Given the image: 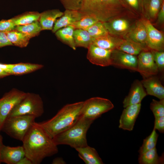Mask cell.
<instances>
[{
  "label": "cell",
  "instance_id": "cell-1",
  "mask_svg": "<svg viewBox=\"0 0 164 164\" xmlns=\"http://www.w3.org/2000/svg\"><path fill=\"white\" fill-rule=\"evenodd\" d=\"M25 156L32 164H39L44 159L58 153L57 146L51 138L35 122L23 140Z\"/></svg>",
  "mask_w": 164,
  "mask_h": 164
},
{
  "label": "cell",
  "instance_id": "cell-2",
  "mask_svg": "<svg viewBox=\"0 0 164 164\" xmlns=\"http://www.w3.org/2000/svg\"><path fill=\"white\" fill-rule=\"evenodd\" d=\"M84 101L64 106L50 119L36 124L52 138L73 125L81 116Z\"/></svg>",
  "mask_w": 164,
  "mask_h": 164
},
{
  "label": "cell",
  "instance_id": "cell-3",
  "mask_svg": "<svg viewBox=\"0 0 164 164\" xmlns=\"http://www.w3.org/2000/svg\"><path fill=\"white\" fill-rule=\"evenodd\" d=\"M125 6L122 0H83L79 11L83 16H92L104 22L118 17Z\"/></svg>",
  "mask_w": 164,
  "mask_h": 164
},
{
  "label": "cell",
  "instance_id": "cell-4",
  "mask_svg": "<svg viewBox=\"0 0 164 164\" xmlns=\"http://www.w3.org/2000/svg\"><path fill=\"white\" fill-rule=\"evenodd\" d=\"M94 121L81 116L73 125L53 138L54 143L57 146L66 145L75 149L87 145V134Z\"/></svg>",
  "mask_w": 164,
  "mask_h": 164
},
{
  "label": "cell",
  "instance_id": "cell-5",
  "mask_svg": "<svg viewBox=\"0 0 164 164\" xmlns=\"http://www.w3.org/2000/svg\"><path fill=\"white\" fill-rule=\"evenodd\" d=\"M36 117L30 115L8 117L5 120L1 131L10 137L22 141L31 127L35 122Z\"/></svg>",
  "mask_w": 164,
  "mask_h": 164
},
{
  "label": "cell",
  "instance_id": "cell-6",
  "mask_svg": "<svg viewBox=\"0 0 164 164\" xmlns=\"http://www.w3.org/2000/svg\"><path fill=\"white\" fill-rule=\"evenodd\" d=\"M43 113V102L40 96L33 93H26L25 97L13 108L8 117L30 115L37 118L41 116Z\"/></svg>",
  "mask_w": 164,
  "mask_h": 164
},
{
  "label": "cell",
  "instance_id": "cell-7",
  "mask_svg": "<svg viewBox=\"0 0 164 164\" xmlns=\"http://www.w3.org/2000/svg\"><path fill=\"white\" fill-rule=\"evenodd\" d=\"M114 107L109 99L99 97H91L84 101L81 116L94 121Z\"/></svg>",
  "mask_w": 164,
  "mask_h": 164
},
{
  "label": "cell",
  "instance_id": "cell-8",
  "mask_svg": "<svg viewBox=\"0 0 164 164\" xmlns=\"http://www.w3.org/2000/svg\"><path fill=\"white\" fill-rule=\"evenodd\" d=\"M26 93L13 89L0 99V131L5 120L13 108L25 97Z\"/></svg>",
  "mask_w": 164,
  "mask_h": 164
},
{
  "label": "cell",
  "instance_id": "cell-9",
  "mask_svg": "<svg viewBox=\"0 0 164 164\" xmlns=\"http://www.w3.org/2000/svg\"><path fill=\"white\" fill-rule=\"evenodd\" d=\"M158 70L151 52L144 50L138 54L137 71L144 78L157 74Z\"/></svg>",
  "mask_w": 164,
  "mask_h": 164
},
{
  "label": "cell",
  "instance_id": "cell-10",
  "mask_svg": "<svg viewBox=\"0 0 164 164\" xmlns=\"http://www.w3.org/2000/svg\"><path fill=\"white\" fill-rule=\"evenodd\" d=\"M111 60V65L137 71L138 57L136 55L114 49L112 50Z\"/></svg>",
  "mask_w": 164,
  "mask_h": 164
},
{
  "label": "cell",
  "instance_id": "cell-11",
  "mask_svg": "<svg viewBox=\"0 0 164 164\" xmlns=\"http://www.w3.org/2000/svg\"><path fill=\"white\" fill-rule=\"evenodd\" d=\"M87 58L94 64L102 67L111 65L112 50L105 49L91 44L87 48Z\"/></svg>",
  "mask_w": 164,
  "mask_h": 164
},
{
  "label": "cell",
  "instance_id": "cell-12",
  "mask_svg": "<svg viewBox=\"0 0 164 164\" xmlns=\"http://www.w3.org/2000/svg\"><path fill=\"white\" fill-rule=\"evenodd\" d=\"M147 33L146 45L152 50L163 51L164 37L163 34L155 28L147 19L142 20Z\"/></svg>",
  "mask_w": 164,
  "mask_h": 164
},
{
  "label": "cell",
  "instance_id": "cell-13",
  "mask_svg": "<svg viewBox=\"0 0 164 164\" xmlns=\"http://www.w3.org/2000/svg\"><path fill=\"white\" fill-rule=\"evenodd\" d=\"M141 106V103H139L125 108L120 118L119 128L124 130L132 131L140 111Z\"/></svg>",
  "mask_w": 164,
  "mask_h": 164
},
{
  "label": "cell",
  "instance_id": "cell-14",
  "mask_svg": "<svg viewBox=\"0 0 164 164\" xmlns=\"http://www.w3.org/2000/svg\"><path fill=\"white\" fill-rule=\"evenodd\" d=\"M25 156L22 146L11 147L3 145L0 151V162L7 164H17Z\"/></svg>",
  "mask_w": 164,
  "mask_h": 164
},
{
  "label": "cell",
  "instance_id": "cell-15",
  "mask_svg": "<svg viewBox=\"0 0 164 164\" xmlns=\"http://www.w3.org/2000/svg\"><path fill=\"white\" fill-rule=\"evenodd\" d=\"M109 34L114 36H125L130 30V23L124 18L117 17L103 22Z\"/></svg>",
  "mask_w": 164,
  "mask_h": 164
},
{
  "label": "cell",
  "instance_id": "cell-16",
  "mask_svg": "<svg viewBox=\"0 0 164 164\" xmlns=\"http://www.w3.org/2000/svg\"><path fill=\"white\" fill-rule=\"evenodd\" d=\"M147 95L141 81L138 80H135L132 85L128 94L123 100L124 108L141 103L142 100Z\"/></svg>",
  "mask_w": 164,
  "mask_h": 164
},
{
  "label": "cell",
  "instance_id": "cell-17",
  "mask_svg": "<svg viewBox=\"0 0 164 164\" xmlns=\"http://www.w3.org/2000/svg\"><path fill=\"white\" fill-rule=\"evenodd\" d=\"M124 36V39L132 40L145 47L146 46L147 33L142 20L137 22Z\"/></svg>",
  "mask_w": 164,
  "mask_h": 164
},
{
  "label": "cell",
  "instance_id": "cell-18",
  "mask_svg": "<svg viewBox=\"0 0 164 164\" xmlns=\"http://www.w3.org/2000/svg\"><path fill=\"white\" fill-rule=\"evenodd\" d=\"M145 88L147 94L154 96L160 100L164 98V87L159 79L152 76L144 79L141 81Z\"/></svg>",
  "mask_w": 164,
  "mask_h": 164
},
{
  "label": "cell",
  "instance_id": "cell-19",
  "mask_svg": "<svg viewBox=\"0 0 164 164\" xmlns=\"http://www.w3.org/2000/svg\"><path fill=\"white\" fill-rule=\"evenodd\" d=\"M83 15L79 10L65 9L63 15L55 21L52 30L53 33L79 20Z\"/></svg>",
  "mask_w": 164,
  "mask_h": 164
},
{
  "label": "cell",
  "instance_id": "cell-20",
  "mask_svg": "<svg viewBox=\"0 0 164 164\" xmlns=\"http://www.w3.org/2000/svg\"><path fill=\"white\" fill-rule=\"evenodd\" d=\"M63 14L58 9H54L45 11L40 13L39 19L42 30H52L54 23L58 18Z\"/></svg>",
  "mask_w": 164,
  "mask_h": 164
},
{
  "label": "cell",
  "instance_id": "cell-21",
  "mask_svg": "<svg viewBox=\"0 0 164 164\" xmlns=\"http://www.w3.org/2000/svg\"><path fill=\"white\" fill-rule=\"evenodd\" d=\"M78 156L86 164H103L102 159L95 148L88 145L75 149Z\"/></svg>",
  "mask_w": 164,
  "mask_h": 164
},
{
  "label": "cell",
  "instance_id": "cell-22",
  "mask_svg": "<svg viewBox=\"0 0 164 164\" xmlns=\"http://www.w3.org/2000/svg\"><path fill=\"white\" fill-rule=\"evenodd\" d=\"M163 0H141V10L147 18L150 20L157 15Z\"/></svg>",
  "mask_w": 164,
  "mask_h": 164
},
{
  "label": "cell",
  "instance_id": "cell-23",
  "mask_svg": "<svg viewBox=\"0 0 164 164\" xmlns=\"http://www.w3.org/2000/svg\"><path fill=\"white\" fill-rule=\"evenodd\" d=\"M43 67L42 64L21 63L13 64L12 67L6 71L9 75H22L34 72Z\"/></svg>",
  "mask_w": 164,
  "mask_h": 164
},
{
  "label": "cell",
  "instance_id": "cell-24",
  "mask_svg": "<svg viewBox=\"0 0 164 164\" xmlns=\"http://www.w3.org/2000/svg\"><path fill=\"white\" fill-rule=\"evenodd\" d=\"M122 39L109 34L96 38H93L92 44L108 50L116 49Z\"/></svg>",
  "mask_w": 164,
  "mask_h": 164
},
{
  "label": "cell",
  "instance_id": "cell-25",
  "mask_svg": "<svg viewBox=\"0 0 164 164\" xmlns=\"http://www.w3.org/2000/svg\"><path fill=\"white\" fill-rule=\"evenodd\" d=\"M116 49L132 55L138 54L141 51L147 50L145 47L132 40L122 39Z\"/></svg>",
  "mask_w": 164,
  "mask_h": 164
},
{
  "label": "cell",
  "instance_id": "cell-26",
  "mask_svg": "<svg viewBox=\"0 0 164 164\" xmlns=\"http://www.w3.org/2000/svg\"><path fill=\"white\" fill-rule=\"evenodd\" d=\"M75 29L73 26L69 25L59 29L55 32L58 39L74 50L76 48L73 37Z\"/></svg>",
  "mask_w": 164,
  "mask_h": 164
},
{
  "label": "cell",
  "instance_id": "cell-27",
  "mask_svg": "<svg viewBox=\"0 0 164 164\" xmlns=\"http://www.w3.org/2000/svg\"><path fill=\"white\" fill-rule=\"evenodd\" d=\"M73 37L76 46L88 48L92 44L93 38L86 30L75 29Z\"/></svg>",
  "mask_w": 164,
  "mask_h": 164
},
{
  "label": "cell",
  "instance_id": "cell-28",
  "mask_svg": "<svg viewBox=\"0 0 164 164\" xmlns=\"http://www.w3.org/2000/svg\"><path fill=\"white\" fill-rule=\"evenodd\" d=\"M163 155L159 156L156 147L139 155L138 159L141 164H158L163 163Z\"/></svg>",
  "mask_w": 164,
  "mask_h": 164
},
{
  "label": "cell",
  "instance_id": "cell-29",
  "mask_svg": "<svg viewBox=\"0 0 164 164\" xmlns=\"http://www.w3.org/2000/svg\"><path fill=\"white\" fill-rule=\"evenodd\" d=\"M15 29L23 33L29 39L37 35L42 30L40 23L38 21L27 25L17 26Z\"/></svg>",
  "mask_w": 164,
  "mask_h": 164
},
{
  "label": "cell",
  "instance_id": "cell-30",
  "mask_svg": "<svg viewBox=\"0 0 164 164\" xmlns=\"http://www.w3.org/2000/svg\"><path fill=\"white\" fill-rule=\"evenodd\" d=\"M6 33L8 40L12 45L24 47L29 43V39L23 33L15 29Z\"/></svg>",
  "mask_w": 164,
  "mask_h": 164
},
{
  "label": "cell",
  "instance_id": "cell-31",
  "mask_svg": "<svg viewBox=\"0 0 164 164\" xmlns=\"http://www.w3.org/2000/svg\"><path fill=\"white\" fill-rule=\"evenodd\" d=\"M40 13L37 12H29L12 18L16 26L24 25L31 23L39 20Z\"/></svg>",
  "mask_w": 164,
  "mask_h": 164
},
{
  "label": "cell",
  "instance_id": "cell-32",
  "mask_svg": "<svg viewBox=\"0 0 164 164\" xmlns=\"http://www.w3.org/2000/svg\"><path fill=\"white\" fill-rule=\"evenodd\" d=\"M158 137L156 130L153 128L151 134L144 139L143 144L138 150L139 155L155 148Z\"/></svg>",
  "mask_w": 164,
  "mask_h": 164
},
{
  "label": "cell",
  "instance_id": "cell-33",
  "mask_svg": "<svg viewBox=\"0 0 164 164\" xmlns=\"http://www.w3.org/2000/svg\"><path fill=\"white\" fill-rule=\"evenodd\" d=\"M99 21L94 17L89 15H84L79 20L72 23L75 29L87 30L93 24Z\"/></svg>",
  "mask_w": 164,
  "mask_h": 164
},
{
  "label": "cell",
  "instance_id": "cell-34",
  "mask_svg": "<svg viewBox=\"0 0 164 164\" xmlns=\"http://www.w3.org/2000/svg\"><path fill=\"white\" fill-rule=\"evenodd\" d=\"M86 30L93 38H96L109 34L103 22L98 21Z\"/></svg>",
  "mask_w": 164,
  "mask_h": 164
},
{
  "label": "cell",
  "instance_id": "cell-35",
  "mask_svg": "<svg viewBox=\"0 0 164 164\" xmlns=\"http://www.w3.org/2000/svg\"><path fill=\"white\" fill-rule=\"evenodd\" d=\"M150 108L155 117L164 116V99L159 101L152 99L150 103Z\"/></svg>",
  "mask_w": 164,
  "mask_h": 164
},
{
  "label": "cell",
  "instance_id": "cell-36",
  "mask_svg": "<svg viewBox=\"0 0 164 164\" xmlns=\"http://www.w3.org/2000/svg\"><path fill=\"white\" fill-rule=\"evenodd\" d=\"M154 60L159 70L163 71L164 69V52L163 51L152 50L151 51Z\"/></svg>",
  "mask_w": 164,
  "mask_h": 164
},
{
  "label": "cell",
  "instance_id": "cell-37",
  "mask_svg": "<svg viewBox=\"0 0 164 164\" xmlns=\"http://www.w3.org/2000/svg\"><path fill=\"white\" fill-rule=\"evenodd\" d=\"M65 9L79 10L83 0H59Z\"/></svg>",
  "mask_w": 164,
  "mask_h": 164
},
{
  "label": "cell",
  "instance_id": "cell-38",
  "mask_svg": "<svg viewBox=\"0 0 164 164\" xmlns=\"http://www.w3.org/2000/svg\"><path fill=\"white\" fill-rule=\"evenodd\" d=\"M15 26L12 18L0 21V31L6 33L15 29Z\"/></svg>",
  "mask_w": 164,
  "mask_h": 164
},
{
  "label": "cell",
  "instance_id": "cell-39",
  "mask_svg": "<svg viewBox=\"0 0 164 164\" xmlns=\"http://www.w3.org/2000/svg\"><path fill=\"white\" fill-rule=\"evenodd\" d=\"M126 5L133 10L139 12L141 10V0H122Z\"/></svg>",
  "mask_w": 164,
  "mask_h": 164
},
{
  "label": "cell",
  "instance_id": "cell-40",
  "mask_svg": "<svg viewBox=\"0 0 164 164\" xmlns=\"http://www.w3.org/2000/svg\"><path fill=\"white\" fill-rule=\"evenodd\" d=\"M154 126V128L158 130L162 133L164 132V116L155 117Z\"/></svg>",
  "mask_w": 164,
  "mask_h": 164
},
{
  "label": "cell",
  "instance_id": "cell-41",
  "mask_svg": "<svg viewBox=\"0 0 164 164\" xmlns=\"http://www.w3.org/2000/svg\"><path fill=\"white\" fill-rule=\"evenodd\" d=\"M12 45L8 40L6 33L0 31V47Z\"/></svg>",
  "mask_w": 164,
  "mask_h": 164
},
{
  "label": "cell",
  "instance_id": "cell-42",
  "mask_svg": "<svg viewBox=\"0 0 164 164\" xmlns=\"http://www.w3.org/2000/svg\"><path fill=\"white\" fill-rule=\"evenodd\" d=\"M158 21L160 23H163L164 21V1L157 15Z\"/></svg>",
  "mask_w": 164,
  "mask_h": 164
},
{
  "label": "cell",
  "instance_id": "cell-43",
  "mask_svg": "<svg viewBox=\"0 0 164 164\" xmlns=\"http://www.w3.org/2000/svg\"><path fill=\"white\" fill-rule=\"evenodd\" d=\"M17 164H32V161L26 156L22 158Z\"/></svg>",
  "mask_w": 164,
  "mask_h": 164
},
{
  "label": "cell",
  "instance_id": "cell-44",
  "mask_svg": "<svg viewBox=\"0 0 164 164\" xmlns=\"http://www.w3.org/2000/svg\"><path fill=\"white\" fill-rule=\"evenodd\" d=\"M52 163L53 164H66V162L62 158L57 157L53 160Z\"/></svg>",
  "mask_w": 164,
  "mask_h": 164
},
{
  "label": "cell",
  "instance_id": "cell-45",
  "mask_svg": "<svg viewBox=\"0 0 164 164\" xmlns=\"http://www.w3.org/2000/svg\"><path fill=\"white\" fill-rule=\"evenodd\" d=\"M9 74L5 71L0 68V78L3 77L8 76Z\"/></svg>",
  "mask_w": 164,
  "mask_h": 164
},
{
  "label": "cell",
  "instance_id": "cell-46",
  "mask_svg": "<svg viewBox=\"0 0 164 164\" xmlns=\"http://www.w3.org/2000/svg\"><path fill=\"white\" fill-rule=\"evenodd\" d=\"M3 145V144L2 142V136L0 134V151Z\"/></svg>",
  "mask_w": 164,
  "mask_h": 164
}]
</instances>
